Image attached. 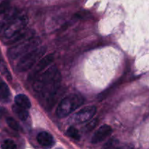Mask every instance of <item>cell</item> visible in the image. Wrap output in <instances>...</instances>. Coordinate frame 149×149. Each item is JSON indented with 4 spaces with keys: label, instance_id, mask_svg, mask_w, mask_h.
I'll return each mask as SVG.
<instances>
[{
    "label": "cell",
    "instance_id": "1",
    "mask_svg": "<svg viewBox=\"0 0 149 149\" xmlns=\"http://www.w3.org/2000/svg\"><path fill=\"white\" fill-rule=\"evenodd\" d=\"M61 80V73L55 65H52L33 79V88L44 98L49 99L57 93Z\"/></svg>",
    "mask_w": 149,
    "mask_h": 149
},
{
    "label": "cell",
    "instance_id": "10",
    "mask_svg": "<svg viewBox=\"0 0 149 149\" xmlns=\"http://www.w3.org/2000/svg\"><path fill=\"white\" fill-rule=\"evenodd\" d=\"M36 140H37L38 143L44 147L49 148L55 144V140H54L52 135L49 132H45V131H42L38 134Z\"/></svg>",
    "mask_w": 149,
    "mask_h": 149
},
{
    "label": "cell",
    "instance_id": "5",
    "mask_svg": "<svg viewBox=\"0 0 149 149\" xmlns=\"http://www.w3.org/2000/svg\"><path fill=\"white\" fill-rule=\"evenodd\" d=\"M28 20L29 19H28L27 15L24 13L18 12L17 14L13 17V20L10 22V23L7 25L5 29L3 31L4 39L7 40L15 34L26 29Z\"/></svg>",
    "mask_w": 149,
    "mask_h": 149
},
{
    "label": "cell",
    "instance_id": "18",
    "mask_svg": "<svg viewBox=\"0 0 149 149\" xmlns=\"http://www.w3.org/2000/svg\"><path fill=\"white\" fill-rule=\"evenodd\" d=\"M96 124H97V119H94V120L91 121V122L87 125V130H92L96 126Z\"/></svg>",
    "mask_w": 149,
    "mask_h": 149
},
{
    "label": "cell",
    "instance_id": "12",
    "mask_svg": "<svg viewBox=\"0 0 149 149\" xmlns=\"http://www.w3.org/2000/svg\"><path fill=\"white\" fill-rule=\"evenodd\" d=\"M10 98V90L5 82L0 80V102L7 103Z\"/></svg>",
    "mask_w": 149,
    "mask_h": 149
},
{
    "label": "cell",
    "instance_id": "15",
    "mask_svg": "<svg viewBox=\"0 0 149 149\" xmlns=\"http://www.w3.org/2000/svg\"><path fill=\"white\" fill-rule=\"evenodd\" d=\"M67 135L70 137V138H73L74 140L79 141L80 139V135L79 130L75 128L74 127H69L67 130Z\"/></svg>",
    "mask_w": 149,
    "mask_h": 149
},
{
    "label": "cell",
    "instance_id": "14",
    "mask_svg": "<svg viewBox=\"0 0 149 149\" xmlns=\"http://www.w3.org/2000/svg\"><path fill=\"white\" fill-rule=\"evenodd\" d=\"M0 72H1V74H2L3 76L5 77V78L7 79L8 80L12 79L11 74H10V72L9 71L7 65H6L4 61L1 57V55H0Z\"/></svg>",
    "mask_w": 149,
    "mask_h": 149
},
{
    "label": "cell",
    "instance_id": "11",
    "mask_svg": "<svg viewBox=\"0 0 149 149\" xmlns=\"http://www.w3.org/2000/svg\"><path fill=\"white\" fill-rule=\"evenodd\" d=\"M15 103L17 106H20L26 109H29L31 107V103L27 95L24 94H19L15 97Z\"/></svg>",
    "mask_w": 149,
    "mask_h": 149
},
{
    "label": "cell",
    "instance_id": "3",
    "mask_svg": "<svg viewBox=\"0 0 149 149\" xmlns=\"http://www.w3.org/2000/svg\"><path fill=\"white\" fill-rule=\"evenodd\" d=\"M40 44V39L38 37H33V36L23 41H20L17 43H15V45L9 49L7 52L8 58L11 60H15L21 58L22 56L26 55L30 51L38 47Z\"/></svg>",
    "mask_w": 149,
    "mask_h": 149
},
{
    "label": "cell",
    "instance_id": "9",
    "mask_svg": "<svg viewBox=\"0 0 149 149\" xmlns=\"http://www.w3.org/2000/svg\"><path fill=\"white\" fill-rule=\"evenodd\" d=\"M111 133L112 128L111 127V126H109L108 125H103V126L100 127L97 130V131L95 132L93 138H92L91 143L93 144L99 143L104 141L106 138H109L111 135Z\"/></svg>",
    "mask_w": 149,
    "mask_h": 149
},
{
    "label": "cell",
    "instance_id": "16",
    "mask_svg": "<svg viewBox=\"0 0 149 149\" xmlns=\"http://www.w3.org/2000/svg\"><path fill=\"white\" fill-rule=\"evenodd\" d=\"M6 122H7V125L13 130L18 131L20 130V125H19L18 122L14 118L7 117V119H6Z\"/></svg>",
    "mask_w": 149,
    "mask_h": 149
},
{
    "label": "cell",
    "instance_id": "8",
    "mask_svg": "<svg viewBox=\"0 0 149 149\" xmlns=\"http://www.w3.org/2000/svg\"><path fill=\"white\" fill-rule=\"evenodd\" d=\"M54 57L53 55H48L45 57H42L32 68V71H31L30 74H29V79H33L38 74H40L43 70H45L51 63L53 61Z\"/></svg>",
    "mask_w": 149,
    "mask_h": 149
},
{
    "label": "cell",
    "instance_id": "17",
    "mask_svg": "<svg viewBox=\"0 0 149 149\" xmlns=\"http://www.w3.org/2000/svg\"><path fill=\"white\" fill-rule=\"evenodd\" d=\"M1 148L3 149H15L17 148V145L13 140L7 139L2 143Z\"/></svg>",
    "mask_w": 149,
    "mask_h": 149
},
{
    "label": "cell",
    "instance_id": "6",
    "mask_svg": "<svg viewBox=\"0 0 149 149\" xmlns=\"http://www.w3.org/2000/svg\"><path fill=\"white\" fill-rule=\"evenodd\" d=\"M17 13L18 11L15 8L10 7L8 4H4L0 6V32L5 29Z\"/></svg>",
    "mask_w": 149,
    "mask_h": 149
},
{
    "label": "cell",
    "instance_id": "13",
    "mask_svg": "<svg viewBox=\"0 0 149 149\" xmlns=\"http://www.w3.org/2000/svg\"><path fill=\"white\" fill-rule=\"evenodd\" d=\"M13 111L14 112L15 114L17 115V116L20 120L26 121L29 118V112H28L27 109H23L20 106H17L16 104L13 106Z\"/></svg>",
    "mask_w": 149,
    "mask_h": 149
},
{
    "label": "cell",
    "instance_id": "7",
    "mask_svg": "<svg viewBox=\"0 0 149 149\" xmlns=\"http://www.w3.org/2000/svg\"><path fill=\"white\" fill-rule=\"evenodd\" d=\"M97 111V109L94 106H86L76 113L73 117L74 122L77 124H82L91 120Z\"/></svg>",
    "mask_w": 149,
    "mask_h": 149
},
{
    "label": "cell",
    "instance_id": "2",
    "mask_svg": "<svg viewBox=\"0 0 149 149\" xmlns=\"http://www.w3.org/2000/svg\"><path fill=\"white\" fill-rule=\"evenodd\" d=\"M84 97L79 94L71 93L65 96L61 101L56 109V115L59 118H65L82 106Z\"/></svg>",
    "mask_w": 149,
    "mask_h": 149
},
{
    "label": "cell",
    "instance_id": "4",
    "mask_svg": "<svg viewBox=\"0 0 149 149\" xmlns=\"http://www.w3.org/2000/svg\"><path fill=\"white\" fill-rule=\"evenodd\" d=\"M47 47L45 46L38 47L21 57L17 63V69L20 72L31 69L45 54Z\"/></svg>",
    "mask_w": 149,
    "mask_h": 149
}]
</instances>
